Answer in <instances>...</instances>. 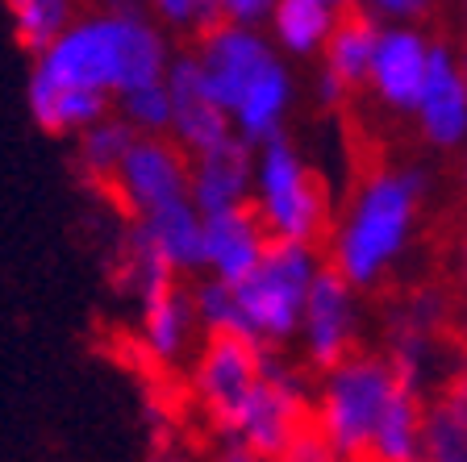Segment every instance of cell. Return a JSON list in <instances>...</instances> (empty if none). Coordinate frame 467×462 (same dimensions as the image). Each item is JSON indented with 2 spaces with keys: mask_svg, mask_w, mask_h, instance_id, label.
Segmentation results:
<instances>
[{
  "mask_svg": "<svg viewBox=\"0 0 467 462\" xmlns=\"http://www.w3.org/2000/svg\"><path fill=\"white\" fill-rule=\"evenodd\" d=\"M463 180H467V146H463Z\"/></svg>",
  "mask_w": 467,
  "mask_h": 462,
  "instance_id": "cell-36",
  "label": "cell"
},
{
  "mask_svg": "<svg viewBox=\"0 0 467 462\" xmlns=\"http://www.w3.org/2000/svg\"><path fill=\"white\" fill-rule=\"evenodd\" d=\"M400 366L379 358H342L326 371L313 425L321 429L334 458H368L376 421L389 405V395L400 387Z\"/></svg>",
  "mask_w": 467,
  "mask_h": 462,
  "instance_id": "cell-5",
  "label": "cell"
},
{
  "mask_svg": "<svg viewBox=\"0 0 467 462\" xmlns=\"http://www.w3.org/2000/svg\"><path fill=\"white\" fill-rule=\"evenodd\" d=\"M192 304H196V321H201L209 334H217V329H238V334H243V313H238L234 283L217 280V275H204L192 288Z\"/></svg>",
  "mask_w": 467,
  "mask_h": 462,
  "instance_id": "cell-27",
  "label": "cell"
},
{
  "mask_svg": "<svg viewBox=\"0 0 467 462\" xmlns=\"http://www.w3.org/2000/svg\"><path fill=\"white\" fill-rule=\"evenodd\" d=\"M463 17H467V0H463Z\"/></svg>",
  "mask_w": 467,
  "mask_h": 462,
  "instance_id": "cell-37",
  "label": "cell"
},
{
  "mask_svg": "<svg viewBox=\"0 0 467 462\" xmlns=\"http://www.w3.org/2000/svg\"><path fill=\"white\" fill-rule=\"evenodd\" d=\"M459 262H463V283H467V233H463V241H459Z\"/></svg>",
  "mask_w": 467,
  "mask_h": 462,
  "instance_id": "cell-34",
  "label": "cell"
},
{
  "mask_svg": "<svg viewBox=\"0 0 467 462\" xmlns=\"http://www.w3.org/2000/svg\"><path fill=\"white\" fill-rule=\"evenodd\" d=\"M350 329H355V300H350L347 275L338 267H321L309 288V300H305V317H301L305 358L317 371L338 366L350 350Z\"/></svg>",
  "mask_w": 467,
  "mask_h": 462,
  "instance_id": "cell-10",
  "label": "cell"
},
{
  "mask_svg": "<svg viewBox=\"0 0 467 462\" xmlns=\"http://www.w3.org/2000/svg\"><path fill=\"white\" fill-rule=\"evenodd\" d=\"M288 100H292V79H288V67L275 58L272 67L243 92V100L234 105V113H230L234 134H243L251 146L275 138L284 126V113H288Z\"/></svg>",
  "mask_w": 467,
  "mask_h": 462,
  "instance_id": "cell-20",
  "label": "cell"
},
{
  "mask_svg": "<svg viewBox=\"0 0 467 462\" xmlns=\"http://www.w3.org/2000/svg\"><path fill=\"white\" fill-rule=\"evenodd\" d=\"M146 9L180 34H209L222 26V0H146Z\"/></svg>",
  "mask_w": 467,
  "mask_h": 462,
  "instance_id": "cell-28",
  "label": "cell"
},
{
  "mask_svg": "<svg viewBox=\"0 0 467 462\" xmlns=\"http://www.w3.org/2000/svg\"><path fill=\"white\" fill-rule=\"evenodd\" d=\"M342 9H347L342 0H275L272 34L288 55L309 58L317 50H326Z\"/></svg>",
  "mask_w": 467,
  "mask_h": 462,
  "instance_id": "cell-21",
  "label": "cell"
},
{
  "mask_svg": "<svg viewBox=\"0 0 467 462\" xmlns=\"http://www.w3.org/2000/svg\"><path fill=\"white\" fill-rule=\"evenodd\" d=\"M426 458L467 462V416L451 400L426 408Z\"/></svg>",
  "mask_w": 467,
  "mask_h": 462,
  "instance_id": "cell-26",
  "label": "cell"
},
{
  "mask_svg": "<svg viewBox=\"0 0 467 462\" xmlns=\"http://www.w3.org/2000/svg\"><path fill=\"white\" fill-rule=\"evenodd\" d=\"M413 117H418L426 142L438 146V150L467 146V76H463V63L447 46H438V42L430 50L426 87H421V100L413 108Z\"/></svg>",
  "mask_w": 467,
  "mask_h": 462,
  "instance_id": "cell-14",
  "label": "cell"
},
{
  "mask_svg": "<svg viewBox=\"0 0 467 462\" xmlns=\"http://www.w3.org/2000/svg\"><path fill=\"white\" fill-rule=\"evenodd\" d=\"M430 50L434 42H426V34H418L413 26L397 21V26L379 29V46L371 58V79L376 97L397 113H413L426 87V71H430Z\"/></svg>",
  "mask_w": 467,
  "mask_h": 462,
  "instance_id": "cell-12",
  "label": "cell"
},
{
  "mask_svg": "<svg viewBox=\"0 0 467 462\" xmlns=\"http://www.w3.org/2000/svg\"><path fill=\"white\" fill-rule=\"evenodd\" d=\"M188 159V196L201 212H222L254 196V146L243 134H230Z\"/></svg>",
  "mask_w": 467,
  "mask_h": 462,
  "instance_id": "cell-11",
  "label": "cell"
},
{
  "mask_svg": "<svg viewBox=\"0 0 467 462\" xmlns=\"http://www.w3.org/2000/svg\"><path fill=\"white\" fill-rule=\"evenodd\" d=\"M267 241L272 233L251 200L222 212H204V275H217L225 283L246 280L259 267Z\"/></svg>",
  "mask_w": 467,
  "mask_h": 462,
  "instance_id": "cell-15",
  "label": "cell"
},
{
  "mask_svg": "<svg viewBox=\"0 0 467 462\" xmlns=\"http://www.w3.org/2000/svg\"><path fill=\"white\" fill-rule=\"evenodd\" d=\"M134 138H138V129L130 126L126 117L105 113L100 121L79 129V171H84L88 180H113L117 163L126 159Z\"/></svg>",
  "mask_w": 467,
  "mask_h": 462,
  "instance_id": "cell-23",
  "label": "cell"
},
{
  "mask_svg": "<svg viewBox=\"0 0 467 462\" xmlns=\"http://www.w3.org/2000/svg\"><path fill=\"white\" fill-rule=\"evenodd\" d=\"M379 29L384 26L371 13L347 5L330 42H326V67L347 79L350 87H363L371 79V58H376V46H379Z\"/></svg>",
  "mask_w": 467,
  "mask_h": 462,
  "instance_id": "cell-22",
  "label": "cell"
},
{
  "mask_svg": "<svg viewBox=\"0 0 467 462\" xmlns=\"http://www.w3.org/2000/svg\"><path fill=\"white\" fill-rule=\"evenodd\" d=\"M421 192H426L421 171H384L359 188L334 238V267L347 275L350 288L376 283L400 259L418 221Z\"/></svg>",
  "mask_w": 467,
  "mask_h": 462,
  "instance_id": "cell-2",
  "label": "cell"
},
{
  "mask_svg": "<svg viewBox=\"0 0 467 462\" xmlns=\"http://www.w3.org/2000/svg\"><path fill=\"white\" fill-rule=\"evenodd\" d=\"M138 230L175 275L204 271V212L192 204V196H180V200L142 212Z\"/></svg>",
  "mask_w": 467,
  "mask_h": 462,
  "instance_id": "cell-16",
  "label": "cell"
},
{
  "mask_svg": "<svg viewBox=\"0 0 467 462\" xmlns=\"http://www.w3.org/2000/svg\"><path fill=\"white\" fill-rule=\"evenodd\" d=\"M317 251L313 241L272 238L263 251L259 267L246 280L234 283L238 313H243V334H251L263 346H284L305 317V300L317 280Z\"/></svg>",
  "mask_w": 467,
  "mask_h": 462,
  "instance_id": "cell-3",
  "label": "cell"
},
{
  "mask_svg": "<svg viewBox=\"0 0 467 462\" xmlns=\"http://www.w3.org/2000/svg\"><path fill=\"white\" fill-rule=\"evenodd\" d=\"M188 163L192 159L175 138L167 142L163 134H138L113 171L117 200L138 217L167 200H180L188 196Z\"/></svg>",
  "mask_w": 467,
  "mask_h": 462,
  "instance_id": "cell-8",
  "label": "cell"
},
{
  "mask_svg": "<svg viewBox=\"0 0 467 462\" xmlns=\"http://www.w3.org/2000/svg\"><path fill=\"white\" fill-rule=\"evenodd\" d=\"M463 76H467V63H463Z\"/></svg>",
  "mask_w": 467,
  "mask_h": 462,
  "instance_id": "cell-38",
  "label": "cell"
},
{
  "mask_svg": "<svg viewBox=\"0 0 467 462\" xmlns=\"http://www.w3.org/2000/svg\"><path fill=\"white\" fill-rule=\"evenodd\" d=\"M113 100L117 113L126 117L138 134H171V87H167V76L126 87Z\"/></svg>",
  "mask_w": 467,
  "mask_h": 462,
  "instance_id": "cell-25",
  "label": "cell"
},
{
  "mask_svg": "<svg viewBox=\"0 0 467 462\" xmlns=\"http://www.w3.org/2000/svg\"><path fill=\"white\" fill-rule=\"evenodd\" d=\"M275 0H222V21H234V26H272Z\"/></svg>",
  "mask_w": 467,
  "mask_h": 462,
  "instance_id": "cell-29",
  "label": "cell"
},
{
  "mask_svg": "<svg viewBox=\"0 0 467 462\" xmlns=\"http://www.w3.org/2000/svg\"><path fill=\"white\" fill-rule=\"evenodd\" d=\"M254 209L272 238L313 241L326 230V196L284 134L259 142L254 154Z\"/></svg>",
  "mask_w": 467,
  "mask_h": 462,
  "instance_id": "cell-6",
  "label": "cell"
},
{
  "mask_svg": "<svg viewBox=\"0 0 467 462\" xmlns=\"http://www.w3.org/2000/svg\"><path fill=\"white\" fill-rule=\"evenodd\" d=\"M272 63H275L272 42L251 26L222 21V26H213L209 34H201L196 67H201V79H204V87H209V97H213L225 113H234V105L243 100V92L272 67Z\"/></svg>",
  "mask_w": 467,
  "mask_h": 462,
  "instance_id": "cell-7",
  "label": "cell"
},
{
  "mask_svg": "<svg viewBox=\"0 0 467 462\" xmlns=\"http://www.w3.org/2000/svg\"><path fill=\"white\" fill-rule=\"evenodd\" d=\"M29 113L38 121V129L47 134H79L92 121L109 113V92L100 87H79V84H58V79L42 76V71H29V87H26Z\"/></svg>",
  "mask_w": 467,
  "mask_h": 462,
  "instance_id": "cell-17",
  "label": "cell"
},
{
  "mask_svg": "<svg viewBox=\"0 0 467 462\" xmlns=\"http://www.w3.org/2000/svg\"><path fill=\"white\" fill-rule=\"evenodd\" d=\"M371 9L379 17H392V21H413L430 9V0H371Z\"/></svg>",
  "mask_w": 467,
  "mask_h": 462,
  "instance_id": "cell-31",
  "label": "cell"
},
{
  "mask_svg": "<svg viewBox=\"0 0 467 462\" xmlns=\"http://www.w3.org/2000/svg\"><path fill=\"white\" fill-rule=\"evenodd\" d=\"M167 87H171V138L188 154L209 150L234 134V117L209 97L201 79L196 55H175L167 67Z\"/></svg>",
  "mask_w": 467,
  "mask_h": 462,
  "instance_id": "cell-13",
  "label": "cell"
},
{
  "mask_svg": "<svg viewBox=\"0 0 467 462\" xmlns=\"http://www.w3.org/2000/svg\"><path fill=\"white\" fill-rule=\"evenodd\" d=\"M263 350H267L263 342H254L251 334H238V329L209 334V346L196 363V392H201V405L213 413V421H225L259 384Z\"/></svg>",
  "mask_w": 467,
  "mask_h": 462,
  "instance_id": "cell-9",
  "label": "cell"
},
{
  "mask_svg": "<svg viewBox=\"0 0 467 462\" xmlns=\"http://www.w3.org/2000/svg\"><path fill=\"white\" fill-rule=\"evenodd\" d=\"M192 325H196L192 292H180L175 280L142 300V346L155 358H163V363L184 354Z\"/></svg>",
  "mask_w": 467,
  "mask_h": 462,
  "instance_id": "cell-19",
  "label": "cell"
},
{
  "mask_svg": "<svg viewBox=\"0 0 467 462\" xmlns=\"http://www.w3.org/2000/svg\"><path fill=\"white\" fill-rule=\"evenodd\" d=\"M447 400L459 408V413L467 416V363L459 366V375H455V384H451V392H447Z\"/></svg>",
  "mask_w": 467,
  "mask_h": 462,
  "instance_id": "cell-32",
  "label": "cell"
},
{
  "mask_svg": "<svg viewBox=\"0 0 467 462\" xmlns=\"http://www.w3.org/2000/svg\"><path fill=\"white\" fill-rule=\"evenodd\" d=\"M368 458H379V462L426 458V408H421L418 387L409 379H400V387L389 395V405L379 413Z\"/></svg>",
  "mask_w": 467,
  "mask_h": 462,
  "instance_id": "cell-18",
  "label": "cell"
},
{
  "mask_svg": "<svg viewBox=\"0 0 467 462\" xmlns=\"http://www.w3.org/2000/svg\"><path fill=\"white\" fill-rule=\"evenodd\" d=\"M350 92H355V87H350L342 76H334L330 67H326V71L317 76V100H321V108H338L342 100L350 97Z\"/></svg>",
  "mask_w": 467,
  "mask_h": 462,
  "instance_id": "cell-30",
  "label": "cell"
},
{
  "mask_svg": "<svg viewBox=\"0 0 467 462\" xmlns=\"http://www.w3.org/2000/svg\"><path fill=\"white\" fill-rule=\"evenodd\" d=\"M171 58L150 13H97L76 17L50 46H42L34 71L117 97L146 79H163Z\"/></svg>",
  "mask_w": 467,
  "mask_h": 462,
  "instance_id": "cell-1",
  "label": "cell"
},
{
  "mask_svg": "<svg viewBox=\"0 0 467 462\" xmlns=\"http://www.w3.org/2000/svg\"><path fill=\"white\" fill-rule=\"evenodd\" d=\"M342 5H371V0H342Z\"/></svg>",
  "mask_w": 467,
  "mask_h": 462,
  "instance_id": "cell-35",
  "label": "cell"
},
{
  "mask_svg": "<svg viewBox=\"0 0 467 462\" xmlns=\"http://www.w3.org/2000/svg\"><path fill=\"white\" fill-rule=\"evenodd\" d=\"M105 13H150L146 9V0H97Z\"/></svg>",
  "mask_w": 467,
  "mask_h": 462,
  "instance_id": "cell-33",
  "label": "cell"
},
{
  "mask_svg": "<svg viewBox=\"0 0 467 462\" xmlns=\"http://www.w3.org/2000/svg\"><path fill=\"white\" fill-rule=\"evenodd\" d=\"M309 400L301 379L263 350V375L246 392V400L225 421H217V437L230 458H288L292 442L309 429Z\"/></svg>",
  "mask_w": 467,
  "mask_h": 462,
  "instance_id": "cell-4",
  "label": "cell"
},
{
  "mask_svg": "<svg viewBox=\"0 0 467 462\" xmlns=\"http://www.w3.org/2000/svg\"><path fill=\"white\" fill-rule=\"evenodd\" d=\"M5 5H9L17 42L34 55L42 46H50L76 21V0H5Z\"/></svg>",
  "mask_w": 467,
  "mask_h": 462,
  "instance_id": "cell-24",
  "label": "cell"
}]
</instances>
